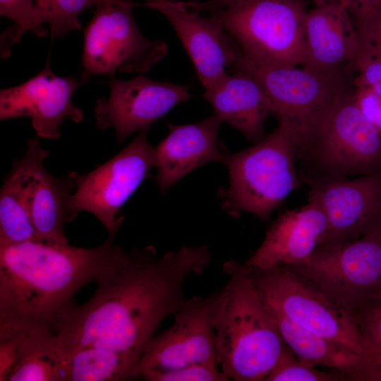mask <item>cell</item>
<instances>
[{"label":"cell","instance_id":"obj_29","mask_svg":"<svg viewBox=\"0 0 381 381\" xmlns=\"http://www.w3.org/2000/svg\"><path fill=\"white\" fill-rule=\"evenodd\" d=\"M140 377L148 381H229L217 365L195 363L163 371H147Z\"/></svg>","mask_w":381,"mask_h":381},{"label":"cell","instance_id":"obj_16","mask_svg":"<svg viewBox=\"0 0 381 381\" xmlns=\"http://www.w3.org/2000/svg\"><path fill=\"white\" fill-rule=\"evenodd\" d=\"M80 83L74 77L54 73L47 60L37 75L23 83L0 91V119L30 117L39 137L55 139L66 118L75 123L83 119L72 96Z\"/></svg>","mask_w":381,"mask_h":381},{"label":"cell","instance_id":"obj_22","mask_svg":"<svg viewBox=\"0 0 381 381\" xmlns=\"http://www.w3.org/2000/svg\"><path fill=\"white\" fill-rule=\"evenodd\" d=\"M78 174L56 176L42 169L33 192L30 217L36 241L51 244L68 243L65 225L75 215L71 208V190Z\"/></svg>","mask_w":381,"mask_h":381},{"label":"cell","instance_id":"obj_20","mask_svg":"<svg viewBox=\"0 0 381 381\" xmlns=\"http://www.w3.org/2000/svg\"><path fill=\"white\" fill-rule=\"evenodd\" d=\"M49 152L37 139H29L24 156L13 163L0 194V246L36 241L31 201Z\"/></svg>","mask_w":381,"mask_h":381},{"label":"cell","instance_id":"obj_34","mask_svg":"<svg viewBox=\"0 0 381 381\" xmlns=\"http://www.w3.org/2000/svg\"><path fill=\"white\" fill-rule=\"evenodd\" d=\"M360 51H366L381 58V11L370 27L359 35Z\"/></svg>","mask_w":381,"mask_h":381},{"label":"cell","instance_id":"obj_15","mask_svg":"<svg viewBox=\"0 0 381 381\" xmlns=\"http://www.w3.org/2000/svg\"><path fill=\"white\" fill-rule=\"evenodd\" d=\"M140 5L158 11L171 23L205 89L235 65L241 49L215 13L202 16L184 8L179 0H145Z\"/></svg>","mask_w":381,"mask_h":381},{"label":"cell","instance_id":"obj_2","mask_svg":"<svg viewBox=\"0 0 381 381\" xmlns=\"http://www.w3.org/2000/svg\"><path fill=\"white\" fill-rule=\"evenodd\" d=\"M114 238L90 248L38 241L0 246V329L53 332L76 293L123 250Z\"/></svg>","mask_w":381,"mask_h":381},{"label":"cell","instance_id":"obj_35","mask_svg":"<svg viewBox=\"0 0 381 381\" xmlns=\"http://www.w3.org/2000/svg\"><path fill=\"white\" fill-rule=\"evenodd\" d=\"M233 0H207L205 1H181V3L186 8L198 12H208L210 13L218 8H222L223 6ZM337 1V0H312L315 5H319L322 3Z\"/></svg>","mask_w":381,"mask_h":381},{"label":"cell","instance_id":"obj_5","mask_svg":"<svg viewBox=\"0 0 381 381\" xmlns=\"http://www.w3.org/2000/svg\"><path fill=\"white\" fill-rule=\"evenodd\" d=\"M303 0H233L210 13L222 20L246 57L297 66L306 58Z\"/></svg>","mask_w":381,"mask_h":381},{"label":"cell","instance_id":"obj_8","mask_svg":"<svg viewBox=\"0 0 381 381\" xmlns=\"http://www.w3.org/2000/svg\"><path fill=\"white\" fill-rule=\"evenodd\" d=\"M379 226L352 240L320 246L305 260L283 265L356 315L381 297Z\"/></svg>","mask_w":381,"mask_h":381},{"label":"cell","instance_id":"obj_21","mask_svg":"<svg viewBox=\"0 0 381 381\" xmlns=\"http://www.w3.org/2000/svg\"><path fill=\"white\" fill-rule=\"evenodd\" d=\"M202 97L222 123L255 142L262 138L265 122L270 114H274L260 85L241 71L233 75L226 73L214 85L205 89Z\"/></svg>","mask_w":381,"mask_h":381},{"label":"cell","instance_id":"obj_37","mask_svg":"<svg viewBox=\"0 0 381 381\" xmlns=\"http://www.w3.org/2000/svg\"><path fill=\"white\" fill-rule=\"evenodd\" d=\"M379 228H380V238H381V222L380 224Z\"/></svg>","mask_w":381,"mask_h":381},{"label":"cell","instance_id":"obj_4","mask_svg":"<svg viewBox=\"0 0 381 381\" xmlns=\"http://www.w3.org/2000/svg\"><path fill=\"white\" fill-rule=\"evenodd\" d=\"M301 147L291 125L279 120L278 127L252 146L227 153L223 163L229 176L221 191L229 213L245 212L266 221L298 186L295 156Z\"/></svg>","mask_w":381,"mask_h":381},{"label":"cell","instance_id":"obj_19","mask_svg":"<svg viewBox=\"0 0 381 381\" xmlns=\"http://www.w3.org/2000/svg\"><path fill=\"white\" fill-rule=\"evenodd\" d=\"M303 66L324 72L356 59L361 49L359 35L351 17L337 1H330L308 10Z\"/></svg>","mask_w":381,"mask_h":381},{"label":"cell","instance_id":"obj_24","mask_svg":"<svg viewBox=\"0 0 381 381\" xmlns=\"http://www.w3.org/2000/svg\"><path fill=\"white\" fill-rule=\"evenodd\" d=\"M140 361L121 351L91 346L61 363L59 381H119L140 377Z\"/></svg>","mask_w":381,"mask_h":381},{"label":"cell","instance_id":"obj_18","mask_svg":"<svg viewBox=\"0 0 381 381\" xmlns=\"http://www.w3.org/2000/svg\"><path fill=\"white\" fill-rule=\"evenodd\" d=\"M222 123L213 115L193 124L169 123L168 135L155 147V179L162 193L198 167L224 162L228 152L217 135Z\"/></svg>","mask_w":381,"mask_h":381},{"label":"cell","instance_id":"obj_6","mask_svg":"<svg viewBox=\"0 0 381 381\" xmlns=\"http://www.w3.org/2000/svg\"><path fill=\"white\" fill-rule=\"evenodd\" d=\"M233 68L253 78L262 88L279 120L289 123L301 147L308 145L326 114L345 95L337 71L253 61L241 53Z\"/></svg>","mask_w":381,"mask_h":381},{"label":"cell","instance_id":"obj_12","mask_svg":"<svg viewBox=\"0 0 381 381\" xmlns=\"http://www.w3.org/2000/svg\"><path fill=\"white\" fill-rule=\"evenodd\" d=\"M318 164L339 175L381 171V130L344 95L330 109L310 145Z\"/></svg>","mask_w":381,"mask_h":381},{"label":"cell","instance_id":"obj_14","mask_svg":"<svg viewBox=\"0 0 381 381\" xmlns=\"http://www.w3.org/2000/svg\"><path fill=\"white\" fill-rule=\"evenodd\" d=\"M309 198L327 221L320 246L358 238L381 222V171L353 179H327L313 186Z\"/></svg>","mask_w":381,"mask_h":381},{"label":"cell","instance_id":"obj_26","mask_svg":"<svg viewBox=\"0 0 381 381\" xmlns=\"http://www.w3.org/2000/svg\"><path fill=\"white\" fill-rule=\"evenodd\" d=\"M97 0H35L33 21L39 37L47 35L41 25L49 24L52 37H61L73 30L81 29L80 14L95 6Z\"/></svg>","mask_w":381,"mask_h":381},{"label":"cell","instance_id":"obj_32","mask_svg":"<svg viewBox=\"0 0 381 381\" xmlns=\"http://www.w3.org/2000/svg\"><path fill=\"white\" fill-rule=\"evenodd\" d=\"M353 18L359 28V35L372 24L381 11V0H337Z\"/></svg>","mask_w":381,"mask_h":381},{"label":"cell","instance_id":"obj_25","mask_svg":"<svg viewBox=\"0 0 381 381\" xmlns=\"http://www.w3.org/2000/svg\"><path fill=\"white\" fill-rule=\"evenodd\" d=\"M12 332L18 335L19 345L8 381H59L61 363L56 351L54 333L49 330Z\"/></svg>","mask_w":381,"mask_h":381},{"label":"cell","instance_id":"obj_33","mask_svg":"<svg viewBox=\"0 0 381 381\" xmlns=\"http://www.w3.org/2000/svg\"><path fill=\"white\" fill-rule=\"evenodd\" d=\"M363 114L381 130V97L365 87H358L353 96Z\"/></svg>","mask_w":381,"mask_h":381},{"label":"cell","instance_id":"obj_7","mask_svg":"<svg viewBox=\"0 0 381 381\" xmlns=\"http://www.w3.org/2000/svg\"><path fill=\"white\" fill-rule=\"evenodd\" d=\"M249 270L270 309L364 357L365 343L356 318L341 304L285 265Z\"/></svg>","mask_w":381,"mask_h":381},{"label":"cell","instance_id":"obj_11","mask_svg":"<svg viewBox=\"0 0 381 381\" xmlns=\"http://www.w3.org/2000/svg\"><path fill=\"white\" fill-rule=\"evenodd\" d=\"M227 289L206 297L194 296L174 315L172 325L154 336L139 363V375L163 371L195 363L218 365L216 325L225 303ZM219 366V365H218Z\"/></svg>","mask_w":381,"mask_h":381},{"label":"cell","instance_id":"obj_30","mask_svg":"<svg viewBox=\"0 0 381 381\" xmlns=\"http://www.w3.org/2000/svg\"><path fill=\"white\" fill-rule=\"evenodd\" d=\"M34 3L35 0H0V15L11 20L16 25L8 37L10 41L7 47L17 43L27 31L39 37L33 21Z\"/></svg>","mask_w":381,"mask_h":381},{"label":"cell","instance_id":"obj_28","mask_svg":"<svg viewBox=\"0 0 381 381\" xmlns=\"http://www.w3.org/2000/svg\"><path fill=\"white\" fill-rule=\"evenodd\" d=\"M304 361L296 358L286 346L265 381H337L345 377L318 370Z\"/></svg>","mask_w":381,"mask_h":381},{"label":"cell","instance_id":"obj_13","mask_svg":"<svg viewBox=\"0 0 381 381\" xmlns=\"http://www.w3.org/2000/svg\"><path fill=\"white\" fill-rule=\"evenodd\" d=\"M110 93L95 105L96 126L113 128L118 143L131 133L147 130L150 124L176 104L190 97L189 87L157 81L144 75L123 80L110 77Z\"/></svg>","mask_w":381,"mask_h":381},{"label":"cell","instance_id":"obj_31","mask_svg":"<svg viewBox=\"0 0 381 381\" xmlns=\"http://www.w3.org/2000/svg\"><path fill=\"white\" fill-rule=\"evenodd\" d=\"M359 75L355 80L357 87L370 89L381 97V58L366 51H360L355 59Z\"/></svg>","mask_w":381,"mask_h":381},{"label":"cell","instance_id":"obj_9","mask_svg":"<svg viewBox=\"0 0 381 381\" xmlns=\"http://www.w3.org/2000/svg\"><path fill=\"white\" fill-rule=\"evenodd\" d=\"M133 0H97L94 15L84 30L83 77L116 71H147L167 52L161 40H151L139 30Z\"/></svg>","mask_w":381,"mask_h":381},{"label":"cell","instance_id":"obj_10","mask_svg":"<svg viewBox=\"0 0 381 381\" xmlns=\"http://www.w3.org/2000/svg\"><path fill=\"white\" fill-rule=\"evenodd\" d=\"M142 130L120 152L93 171L78 174L71 208L92 214L114 237L123 221L120 209L149 176L155 166V147Z\"/></svg>","mask_w":381,"mask_h":381},{"label":"cell","instance_id":"obj_1","mask_svg":"<svg viewBox=\"0 0 381 381\" xmlns=\"http://www.w3.org/2000/svg\"><path fill=\"white\" fill-rule=\"evenodd\" d=\"M207 245L183 246L157 256L152 246L120 254L98 275L97 287L83 305L64 308L53 327L61 363L91 346L141 356L162 321L190 298L183 286L211 260Z\"/></svg>","mask_w":381,"mask_h":381},{"label":"cell","instance_id":"obj_17","mask_svg":"<svg viewBox=\"0 0 381 381\" xmlns=\"http://www.w3.org/2000/svg\"><path fill=\"white\" fill-rule=\"evenodd\" d=\"M327 231L324 212L316 201L309 198L304 206L277 218L245 265L250 270H266L298 263L322 244Z\"/></svg>","mask_w":381,"mask_h":381},{"label":"cell","instance_id":"obj_23","mask_svg":"<svg viewBox=\"0 0 381 381\" xmlns=\"http://www.w3.org/2000/svg\"><path fill=\"white\" fill-rule=\"evenodd\" d=\"M268 309L284 343L297 358L315 366L334 369L345 378L355 380L362 365L361 356L341 344L313 333Z\"/></svg>","mask_w":381,"mask_h":381},{"label":"cell","instance_id":"obj_3","mask_svg":"<svg viewBox=\"0 0 381 381\" xmlns=\"http://www.w3.org/2000/svg\"><path fill=\"white\" fill-rule=\"evenodd\" d=\"M227 295L215 328L218 365L229 380L265 381L286 345L249 268L223 265Z\"/></svg>","mask_w":381,"mask_h":381},{"label":"cell","instance_id":"obj_27","mask_svg":"<svg viewBox=\"0 0 381 381\" xmlns=\"http://www.w3.org/2000/svg\"><path fill=\"white\" fill-rule=\"evenodd\" d=\"M365 343V356L355 380L381 381V306L370 302L355 315Z\"/></svg>","mask_w":381,"mask_h":381},{"label":"cell","instance_id":"obj_36","mask_svg":"<svg viewBox=\"0 0 381 381\" xmlns=\"http://www.w3.org/2000/svg\"><path fill=\"white\" fill-rule=\"evenodd\" d=\"M374 301V302H375V303H378V304H380V305L381 306V297L379 298H377V299H376V300H374V301ZM371 302H372V301H371Z\"/></svg>","mask_w":381,"mask_h":381}]
</instances>
